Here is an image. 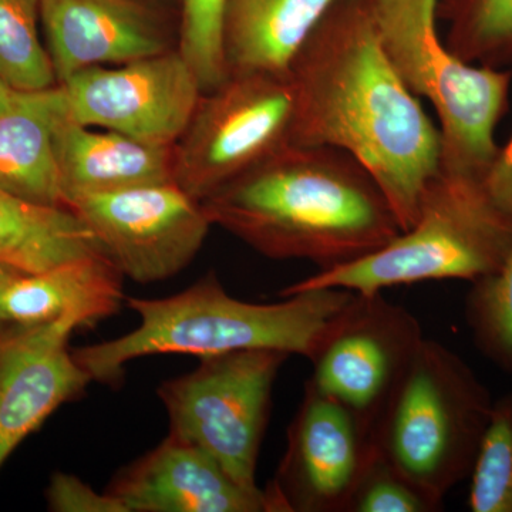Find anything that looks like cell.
I'll use <instances>...</instances> for the list:
<instances>
[{"label":"cell","mask_w":512,"mask_h":512,"mask_svg":"<svg viewBox=\"0 0 512 512\" xmlns=\"http://www.w3.org/2000/svg\"><path fill=\"white\" fill-rule=\"evenodd\" d=\"M291 144L338 148L375 178L403 231L440 170V130L384 52L373 0H336L288 70Z\"/></svg>","instance_id":"obj_1"},{"label":"cell","mask_w":512,"mask_h":512,"mask_svg":"<svg viewBox=\"0 0 512 512\" xmlns=\"http://www.w3.org/2000/svg\"><path fill=\"white\" fill-rule=\"evenodd\" d=\"M201 204L212 225L266 258L319 271L365 258L403 231L375 178L333 147L288 144Z\"/></svg>","instance_id":"obj_2"},{"label":"cell","mask_w":512,"mask_h":512,"mask_svg":"<svg viewBox=\"0 0 512 512\" xmlns=\"http://www.w3.org/2000/svg\"><path fill=\"white\" fill-rule=\"evenodd\" d=\"M353 295L348 289L320 288L281 302H247L229 295L218 275L208 272L168 298H128L140 325L73 353L93 382L111 386L124 379L133 360L167 353L202 357L274 349L309 359L322 330Z\"/></svg>","instance_id":"obj_3"},{"label":"cell","mask_w":512,"mask_h":512,"mask_svg":"<svg viewBox=\"0 0 512 512\" xmlns=\"http://www.w3.org/2000/svg\"><path fill=\"white\" fill-rule=\"evenodd\" d=\"M512 251V217L484 180L440 168L427 183L416 221L373 254L319 271L279 296L320 288L383 292L429 281L474 282L498 271Z\"/></svg>","instance_id":"obj_4"},{"label":"cell","mask_w":512,"mask_h":512,"mask_svg":"<svg viewBox=\"0 0 512 512\" xmlns=\"http://www.w3.org/2000/svg\"><path fill=\"white\" fill-rule=\"evenodd\" d=\"M493 404L463 357L424 338L373 427V451L443 505L470 477Z\"/></svg>","instance_id":"obj_5"},{"label":"cell","mask_w":512,"mask_h":512,"mask_svg":"<svg viewBox=\"0 0 512 512\" xmlns=\"http://www.w3.org/2000/svg\"><path fill=\"white\" fill-rule=\"evenodd\" d=\"M440 0H373L384 52L440 123V168L484 178L498 153L495 130L510 107L512 70L454 55L437 30Z\"/></svg>","instance_id":"obj_6"},{"label":"cell","mask_w":512,"mask_h":512,"mask_svg":"<svg viewBox=\"0 0 512 512\" xmlns=\"http://www.w3.org/2000/svg\"><path fill=\"white\" fill-rule=\"evenodd\" d=\"M289 357L274 349L200 357L197 369L158 387L168 433L210 454L242 487L258 490L256 463L272 392Z\"/></svg>","instance_id":"obj_7"},{"label":"cell","mask_w":512,"mask_h":512,"mask_svg":"<svg viewBox=\"0 0 512 512\" xmlns=\"http://www.w3.org/2000/svg\"><path fill=\"white\" fill-rule=\"evenodd\" d=\"M292 123L288 74H228L217 89L201 94L173 144L174 183L204 201L291 144Z\"/></svg>","instance_id":"obj_8"},{"label":"cell","mask_w":512,"mask_h":512,"mask_svg":"<svg viewBox=\"0 0 512 512\" xmlns=\"http://www.w3.org/2000/svg\"><path fill=\"white\" fill-rule=\"evenodd\" d=\"M424 340L419 319L383 292L356 293L320 333L309 382L372 434Z\"/></svg>","instance_id":"obj_9"},{"label":"cell","mask_w":512,"mask_h":512,"mask_svg":"<svg viewBox=\"0 0 512 512\" xmlns=\"http://www.w3.org/2000/svg\"><path fill=\"white\" fill-rule=\"evenodd\" d=\"M67 208L92 229L120 274L138 284L184 271L212 227L201 202L175 183L87 195Z\"/></svg>","instance_id":"obj_10"},{"label":"cell","mask_w":512,"mask_h":512,"mask_svg":"<svg viewBox=\"0 0 512 512\" xmlns=\"http://www.w3.org/2000/svg\"><path fill=\"white\" fill-rule=\"evenodd\" d=\"M59 86L67 119L161 146H173L183 134L204 93L177 49L92 67Z\"/></svg>","instance_id":"obj_11"},{"label":"cell","mask_w":512,"mask_h":512,"mask_svg":"<svg viewBox=\"0 0 512 512\" xmlns=\"http://www.w3.org/2000/svg\"><path fill=\"white\" fill-rule=\"evenodd\" d=\"M373 456L369 431L309 380L289 424L284 457L265 488L275 512H348Z\"/></svg>","instance_id":"obj_12"},{"label":"cell","mask_w":512,"mask_h":512,"mask_svg":"<svg viewBox=\"0 0 512 512\" xmlns=\"http://www.w3.org/2000/svg\"><path fill=\"white\" fill-rule=\"evenodd\" d=\"M77 315L30 326H0V470L30 434L93 382L70 339Z\"/></svg>","instance_id":"obj_13"},{"label":"cell","mask_w":512,"mask_h":512,"mask_svg":"<svg viewBox=\"0 0 512 512\" xmlns=\"http://www.w3.org/2000/svg\"><path fill=\"white\" fill-rule=\"evenodd\" d=\"M106 491L126 512H275L265 488L242 487L210 454L171 433Z\"/></svg>","instance_id":"obj_14"},{"label":"cell","mask_w":512,"mask_h":512,"mask_svg":"<svg viewBox=\"0 0 512 512\" xmlns=\"http://www.w3.org/2000/svg\"><path fill=\"white\" fill-rule=\"evenodd\" d=\"M57 84L92 67L117 66L170 50L144 0H39Z\"/></svg>","instance_id":"obj_15"},{"label":"cell","mask_w":512,"mask_h":512,"mask_svg":"<svg viewBox=\"0 0 512 512\" xmlns=\"http://www.w3.org/2000/svg\"><path fill=\"white\" fill-rule=\"evenodd\" d=\"M53 143L64 205L87 195L174 183L173 146L56 119Z\"/></svg>","instance_id":"obj_16"},{"label":"cell","mask_w":512,"mask_h":512,"mask_svg":"<svg viewBox=\"0 0 512 512\" xmlns=\"http://www.w3.org/2000/svg\"><path fill=\"white\" fill-rule=\"evenodd\" d=\"M123 275L107 256H89L0 284V326H30L66 315L86 326L119 312Z\"/></svg>","instance_id":"obj_17"},{"label":"cell","mask_w":512,"mask_h":512,"mask_svg":"<svg viewBox=\"0 0 512 512\" xmlns=\"http://www.w3.org/2000/svg\"><path fill=\"white\" fill-rule=\"evenodd\" d=\"M336 0H227L222 53L228 74H288L293 57Z\"/></svg>","instance_id":"obj_18"},{"label":"cell","mask_w":512,"mask_h":512,"mask_svg":"<svg viewBox=\"0 0 512 512\" xmlns=\"http://www.w3.org/2000/svg\"><path fill=\"white\" fill-rule=\"evenodd\" d=\"M63 111L59 84L20 92L0 113V190L45 207H66L60 190L53 130Z\"/></svg>","instance_id":"obj_19"},{"label":"cell","mask_w":512,"mask_h":512,"mask_svg":"<svg viewBox=\"0 0 512 512\" xmlns=\"http://www.w3.org/2000/svg\"><path fill=\"white\" fill-rule=\"evenodd\" d=\"M89 256L107 254L70 208L32 204L0 190V264L35 274Z\"/></svg>","instance_id":"obj_20"},{"label":"cell","mask_w":512,"mask_h":512,"mask_svg":"<svg viewBox=\"0 0 512 512\" xmlns=\"http://www.w3.org/2000/svg\"><path fill=\"white\" fill-rule=\"evenodd\" d=\"M446 46L476 66L512 70V0H440Z\"/></svg>","instance_id":"obj_21"},{"label":"cell","mask_w":512,"mask_h":512,"mask_svg":"<svg viewBox=\"0 0 512 512\" xmlns=\"http://www.w3.org/2000/svg\"><path fill=\"white\" fill-rule=\"evenodd\" d=\"M39 23V0H0V79L18 92L57 86Z\"/></svg>","instance_id":"obj_22"},{"label":"cell","mask_w":512,"mask_h":512,"mask_svg":"<svg viewBox=\"0 0 512 512\" xmlns=\"http://www.w3.org/2000/svg\"><path fill=\"white\" fill-rule=\"evenodd\" d=\"M464 316L478 352L512 375V251L498 271L471 282Z\"/></svg>","instance_id":"obj_23"},{"label":"cell","mask_w":512,"mask_h":512,"mask_svg":"<svg viewBox=\"0 0 512 512\" xmlns=\"http://www.w3.org/2000/svg\"><path fill=\"white\" fill-rule=\"evenodd\" d=\"M470 478V511L512 512V392L494 399Z\"/></svg>","instance_id":"obj_24"},{"label":"cell","mask_w":512,"mask_h":512,"mask_svg":"<svg viewBox=\"0 0 512 512\" xmlns=\"http://www.w3.org/2000/svg\"><path fill=\"white\" fill-rule=\"evenodd\" d=\"M227 0H180L178 52L194 70L202 92L217 89L225 79L222 19Z\"/></svg>","instance_id":"obj_25"},{"label":"cell","mask_w":512,"mask_h":512,"mask_svg":"<svg viewBox=\"0 0 512 512\" xmlns=\"http://www.w3.org/2000/svg\"><path fill=\"white\" fill-rule=\"evenodd\" d=\"M437 504L400 476L375 451L357 483L348 512H436Z\"/></svg>","instance_id":"obj_26"},{"label":"cell","mask_w":512,"mask_h":512,"mask_svg":"<svg viewBox=\"0 0 512 512\" xmlns=\"http://www.w3.org/2000/svg\"><path fill=\"white\" fill-rule=\"evenodd\" d=\"M47 505L55 512H126L116 497L100 494L79 477L55 473L46 491Z\"/></svg>","instance_id":"obj_27"},{"label":"cell","mask_w":512,"mask_h":512,"mask_svg":"<svg viewBox=\"0 0 512 512\" xmlns=\"http://www.w3.org/2000/svg\"><path fill=\"white\" fill-rule=\"evenodd\" d=\"M483 180L498 207L512 217V137L505 146L498 148Z\"/></svg>","instance_id":"obj_28"},{"label":"cell","mask_w":512,"mask_h":512,"mask_svg":"<svg viewBox=\"0 0 512 512\" xmlns=\"http://www.w3.org/2000/svg\"><path fill=\"white\" fill-rule=\"evenodd\" d=\"M19 94L18 90L12 89L8 83L0 79V113L10 109L18 100Z\"/></svg>","instance_id":"obj_29"},{"label":"cell","mask_w":512,"mask_h":512,"mask_svg":"<svg viewBox=\"0 0 512 512\" xmlns=\"http://www.w3.org/2000/svg\"><path fill=\"white\" fill-rule=\"evenodd\" d=\"M20 274H22V272L16 271V269L10 268L8 265L0 264V284Z\"/></svg>","instance_id":"obj_30"}]
</instances>
